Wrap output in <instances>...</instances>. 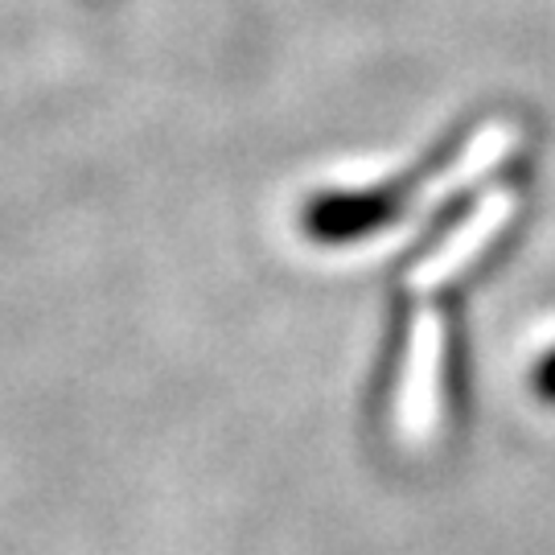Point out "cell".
<instances>
[{"label":"cell","instance_id":"obj_1","mask_svg":"<svg viewBox=\"0 0 555 555\" xmlns=\"http://www.w3.org/2000/svg\"><path fill=\"white\" fill-rule=\"evenodd\" d=\"M535 396L555 408V350L552 354H543V362L535 366Z\"/></svg>","mask_w":555,"mask_h":555}]
</instances>
